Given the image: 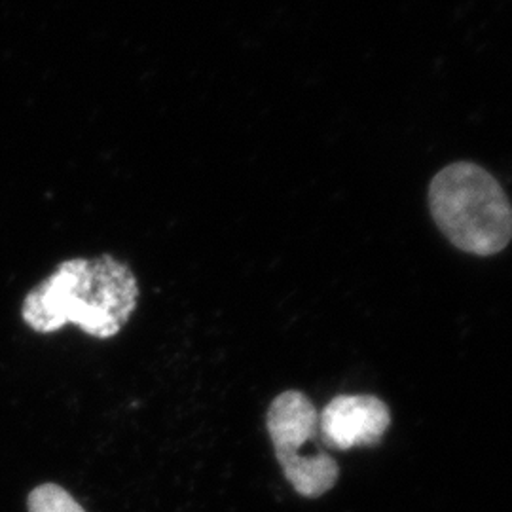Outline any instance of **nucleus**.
Masks as SVG:
<instances>
[{"mask_svg":"<svg viewBox=\"0 0 512 512\" xmlns=\"http://www.w3.org/2000/svg\"><path fill=\"white\" fill-rule=\"evenodd\" d=\"M266 425L275 458L296 494L317 499L336 486L340 476L336 459L329 454L308 459L302 454L304 448L315 444L319 435V414L304 393L285 391L275 397Z\"/></svg>","mask_w":512,"mask_h":512,"instance_id":"obj_3","label":"nucleus"},{"mask_svg":"<svg viewBox=\"0 0 512 512\" xmlns=\"http://www.w3.org/2000/svg\"><path fill=\"white\" fill-rule=\"evenodd\" d=\"M389 408L372 395H340L319 416L321 439L334 450L378 444L389 429Z\"/></svg>","mask_w":512,"mask_h":512,"instance_id":"obj_4","label":"nucleus"},{"mask_svg":"<svg viewBox=\"0 0 512 512\" xmlns=\"http://www.w3.org/2000/svg\"><path fill=\"white\" fill-rule=\"evenodd\" d=\"M29 512H86L84 507L57 484H42L27 499Z\"/></svg>","mask_w":512,"mask_h":512,"instance_id":"obj_5","label":"nucleus"},{"mask_svg":"<svg viewBox=\"0 0 512 512\" xmlns=\"http://www.w3.org/2000/svg\"><path fill=\"white\" fill-rule=\"evenodd\" d=\"M139 285L128 264L110 255L73 258L25 296L23 321L48 334L78 325L93 338H112L137 308Z\"/></svg>","mask_w":512,"mask_h":512,"instance_id":"obj_1","label":"nucleus"},{"mask_svg":"<svg viewBox=\"0 0 512 512\" xmlns=\"http://www.w3.org/2000/svg\"><path fill=\"white\" fill-rule=\"evenodd\" d=\"M429 205L440 232L465 253L497 255L511 243V202L480 165L444 167L429 188Z\"/></svg>","mask_w":512,"mask_h":512,"instance_id":"obj_2","label":"nucleus"}]
</instances>
